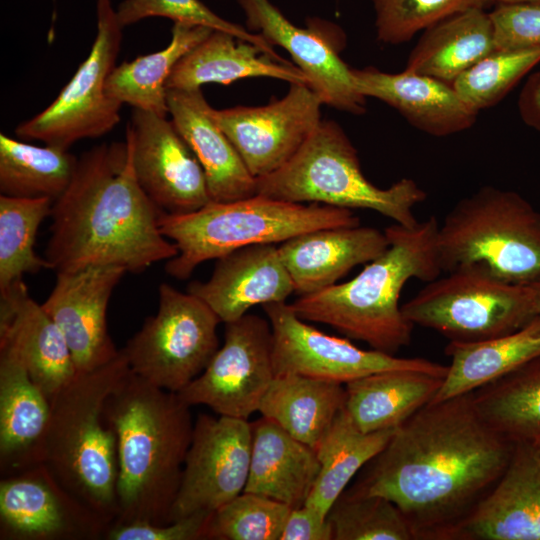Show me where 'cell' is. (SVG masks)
<instances>
[{
	"label": "cell",
	"instance_id": "obj_1",
	"mask_svg": "<svg viewBox=\"0 0 540 540\" xmlns=\"http://www.w3.org/2000/svg\"><path fill=\"white\" fill-rule=\"evenodd\" d=\"M514 447L480 417L472 392L430 401L394 431L354 491L393 502L415 540H453Z\"/></svg>",
	"mask_w": 540,
	"mask_h": 540
},
{
	"label": "cell",
	"instance_id": "obj_2",
	"mask_svg": "<svg viewBox=\"0 0 540 540\" xmlns=\"http://www.w3.org/2000/svg\"><path fill=\"white\" fill-rule=\"evenodd\" d=\"M162 212L137 181L130 140L98 145L78 158L52 204L44 258L56 272L109 265L142 272L178 254L160 230Z\"/></svg>",
	"mask_w": 540,
	"mask_h": 540
},
{
	"label": "cell",
	"instance_id": "obj_3",
	"mask_svg": "<svg viewBox=\"0 0 540 540\" xmlns=\"http://www.w3.org/2000/svg\"><path fill=\"white\" fill-rule=\"evenodd\" d=\"M190 407L131 370L108 397L104 414L118 449L113 524L169 523L192 439Z\"/></svg>",
	"mask_w": 540,
	"mask_h": 540
},
{
	"label": "cell",
	"instance_id": "obj_4",
	"mask_svg": "<svg viewBox=\"0 0 540 540\" xmlns=\"http://www.w3.org/2000/svg\"><path fill=\"white\" fill-rule=\"evenodd\" d=\"M435 216L413 227L397 223L384 232L388 248L353 279L299 296L291 307L304 321L327 324L371 349L395 355L410 344L414 325L399 304L407 281L430 282L443 269L438 253Z\"/></svg>",
	"mask_w": 540,
	"mask_h": 540
},
{
	"label": "cell",
	"instance_id": "obj_5",
	"mask_svg": "<svg viewBox=\"0 0 540 540\" xmlns=\"http://www.w3.org/2000/svg\"><path fill=\"white\" fill-rule=\"evenodd\" d=\"M129 371L120 350L110 362L77 373L49 400L50 416L40 453V463L109 526L118 516V449L104 408Z\"/></svg>",
	"mask_w": 540,
	"mask_h": 540
},
{
	"label": "cell",
	"instance_id": "obj_6",
	"mask_svg": "<svg viewBox=\"0 0 540 540\" xmlns=\"http://www.w3.org/2000/svg\"><path fill=\"white\" fill-rule=\"evenodd\" d=\"M162 234L178 254L165 271L185 280L201 263L255 244L283 243L297 235L331 227H353L360 219L352 210L319 203H293L268 196L228 202L210 201L186 214L159 216Z\"/></svg>",
	"mask_w": 540,
	"mask_h": 540
},
{
	"label": "cell",
	"instance_id": "obj_7",
	"mask_svg": "<svg viewBox=\"0 0 540 540\" xmlns=\"http://www.w3.org/2000/svg\"><path fill=\"white\" fill-rule=\"evenodd\" d=\"M256 182V194L293 203L368 209L406 227L419 222L413 208L427 197L410 178L384 189L373 185L361 170L356 148L330 120H321L282 167Z\"/></svg>",
	"mask_w": 540,
	"mask_h": 540
},
{
	"label": "cell",
	"instance_id": "obj_8",
	"mask_svg": "<svg viewBox=\"0 0 540 540\" xmlns=\"http://www.w3.org/2000/svg\"><path fill=\"white\" fill-rule=\"evenodd\" d=\"M437 244L443 271L481 264L511 284L540 281V212L515 191L484 186L460 199Z\"/></svg>",
	"mask_w": 540,
	"mask_h": 540
},
{
	"label": "cell",
	"instance_id": "obj_9",
	"mask_svg": "<svg viewBox=\"0 0 540 540\" xmlns=\"http://www.w3.org/2000/svg\"><path fill=\"white\" fill-rule=\"evenodd\" d=\"M401 305L414 326L449 342L471 343L511 333L537 315L530 286L500 280L481 264L459 266Z\"/></svg>",
	"mask_w": 540,
	"mask_h": 540
},
{
	"label": "cell",
	"instance_id": "obj_10",
	"mask_svg": "<svg viewBox=\"0 0 540 540\" xmlns=\"http://www.w3.org/2000/svg\"><path fill=\"white\" fill-rule=\"evenodd\" d=\"M157 313L121 349L132 373L179 393L198 377L219 349L215 312L200 298L168 283L159 286Z\"/></svg>",
	"mask_w": 540,
	"mask_h": 540
},
{
	"label": "cell",
	"instance_id": "obj_11",
	"mask_svg": "<svg viewBox=\"0 0 540 540\" xmlns=\"http://www.w3.org/2000/svg\"><path fill=\"white\" fill-rule=\"evenodd\" d=\"M122 29L111 0H98L97 34L88 57L46 109L17 126L18 137L68 150L75 142L100 137L119 123L122 104L105 87L120 50Z\"/></svg>",
	"mask_w": 540,
	"mask_h": 540
},
{
	"label": "cell",
	"instance_id": "obj_12",
	"mask_svg": "<svg viewBox=\"0 0 540 540\" xmlns=\"http://www.w3.org/2000/svg\"><path fill=\"white\" fill-rule=\"evenodd\" d=\"M273 333L276 375L293 373L346 384L388 370L411 369L445 377L448 365L424 358H401L364 350L346 338L328 335L299 318L290 304L263 305Z\"/></svg>",
	"mask_w": 540,
	"mask_h": 540
},
{
	"label": "cell",
	"instance_id": "obj_13",
	"mask_svg": "<svg viewBox=\"0 0 540 540\" xmlns=\"http://www.w3.org/2000/svg\"><path fill=\"white\" fill-rule=\"evenodd\" d=\"M274 377L270 322L245 314L225 323L224 344L178 395L189 406L206 405L218 415L247 420Z\"/></svg>",
	"mask_w": 540,
	"mask_h": 540
},
{
	"label": "cell",
	"instance_id": "obj_14",
	"mask_svg": "<svg viewBox=\"0 0 540 540\" xmlns=\"http://www.w3.org/2000/svg\"><path fill=\"white\" fill-rule=\"evenodd\" d=\"M252 427L246 419L199 414L169 523L195 513H214L246 486Z\"/></svg>",
	"mask_w": 540,
	"mask_h": 540
},
{
	"label": "cell",
	"instance_id": "obj_15",
	"mask_svg": "<svg viewBox=\"0 0 540 540\" xmlns=\"http://www.w3.org/2000/svg\"><path fill=\"white\" fill-rule=\"evenodd\" d=\"M109 527L43 463L10 474L0 482L1 539H98Z\"/></svg>",
	"mask_w": 540,
	"mask_h": 540
},
{
	"label": "cell",
	"instance_id": "obj_16",
	"mask_svg": "<svg viewBox=\"0 0 540 540\" xmlns=\"http://www.w3.org/2000/svg\"><path fill=\"white\" fill-rule=\"evenodd\" d=\"M322 105L307 84L293 83L284 97L266 105L212 108V115L250 173L259 178L299 150L320 123Z\"/></svg>",
	"mask_w": 540,
	"mask_h": 540
},
{
	"label": "cell",
	"instance_id": "obj_17",
	"mask_svg": "<svg viewBox=\"0 0 540 540\" xmlns=\"http://www.w3.org/2000/svg\"><path fill=\"white\" fill-rule=\"evenodd\" d=\"M237 2L248 30L285 49L323 104L354 115L365 113L366 98L357 90L352 68L340 58L333 39L339 29L318 19L298 27L270 0Z\"/></svg>",
	"mask_w": 540,
	"mask_h": 540
},
{
	"label": "cell",
	"instance_id": "obj_18",
	"mask_svg": "<svg viewBox=\"0 0 540 540\" xmlns=\"http://www.w3.org/2000/svg\"><path fill=\"white\" fill-rule=\"evenodd\" d=\"M126 138L138 183L164 213H190L211 201L203 168L172 121L134 109Z\"/></svg>",
	"mask_w": 540,
	"mask_h": 540
},
{
	"label": "cell",
	"instance_id": "obj_19",
	"mask_svg": "<svg viewBox=\"0 0 540 540\" xmlns=\"http://www.w3.org/2000/svg\"><path fill=\"white\" fill-rule=\"evenodd\" d=\"M126 272L112 265L57 272L56 283L41 304L63 333L78 373L94 370L119 354L108 331L107 308Z\"/></svg>",
	"mask_w": 540,
	"mask_h": 540
},
{
	"label": "cell",
	"instance_id": "obj_20",
	"mask_svg": "<svg viewBox=\"0 0 540 540\" xmlns=\"http://www.w3.org/2000/svg\"><path fill=\"white\" fill-rule=\"evenodd\" d=\"M187 292L205 302L221 322L235 321L256 305L286 302L294 292L277 244H255L217 259L211 277Z\"/></svg>",
	"mask_w": 540,
	"mask_h": 540
},
{
	"label": "cell",
	"instance_id": "obj_21",
	"mask_svg": "<svg viewBox=\"0 0 540 540\" xmlns=\"http://www.w3.org/2000/svg\"><path fill=\"white\" fill-rule=\"evenodd\" d=\"M453 540H540V459L531 445H515L502 476Z\"/></svg>",
	"mask_w": 540,
	"mask_h": 540
},
{
	"label": "cell",
	"instance_id": "obj_22",
	"mask_svg": "<svg viewBox=\"0 0 540 540\" xmlns=\"http://www.w3.org/2000/svg\"><path fill=\"white\" fill-rule=\"evenodd\" d=\"M0 343L16 351L49 400L78 373L63 333L23 280L0 294Z\"/></svg>",
	"mask_w": 540,
	"mask_h": 540
},
{
	"label": "cell",
	"instance_id": "obj_23",
	"mask_svg": "<svg viewBox=\"0 0 540 540\" xmlns=\"http://www.w3.org/2000/svg\"><path fill=\"white\" fill-rule=\"evenodd\" d=\"M355 86L365 98H376L398 111L416 129L445 137L471 128L477 111L453 85L407 70L386 73L375 67L352 68Z\"/></svg>",
	"mask_w": 540,
	"mask_h": 540
},
{
	"label": "cell",
	"instance_id": "obj_24",
	"mask_svg": "<svg viewBox=\"0 0 540 540\" xmlns=\"http://www.w3.org/2000/svg\"><path fill=\"white\" fill-rule=\"evenodd\" d=\"M389 246L384 231L373 227H331L297 235L278 246L299 296L337 283L352 268L367 264Z\"/></svg>",
	"mask_w": 540,
	"mask_h": 540
},
{
	"label": "cell",
	"instance_id": "obj_25",
	"mask_svg": "<svg viewBox=\"0 0 540 540\" xmlns=\"http://www.w3.org/2000/svg\"><path fill=\"white\" fill-rule=\"evenodd\" d=\"M167 102L172 123L203 168L211 200L228 202L255 195L256 178L214 119L201 89H168Z\"/></svg>",
	"mask_w": 540,
	"mask_h": 540
},
{
	"label": "cell",
	"instance_id": "obj_26",
	"mask_svg": "<svg viewBox=\"0 0 540 540\" xmlns=\"http://www.w3.org/2000/svg\"><path fill=\"white\" fill-rule=\"evenodd\" d=\"M50 401L16 351L0 343V465L8 475L40 463Z\"/></svg>",
	"mask_w": 540,
	"mask_h": 540
},
{
	"label": "cell",
	"instance_id": "obj_27",
	"mask_svg": "<svg viewBox=\"0 0 540 540\" xmlns=\"http://www.w3.org/2000/svg\"><path fill=\"white\" fill-rule=\"evenodd\" d=\"M252 427V447L243 492L303 506L320 471L315 449L297 440L274 421L261 417Z\"/></svg>",
	"mask_w": 540,
	"mask_h": 540
},
{
	"label": "cell",
	"instance_id": "obj_28",
	"mask_svg": "<svg viewBox=\"0 0 540 540\" xmlns=\"http://www.w3.org/2000/svg\"><path fill=\"white\" fill-rule=\"evenodd\" d=\"M260 52L263 53L252 43L213 30L178 62L167 81V89L196 90L210 83L229 85L250 77L307 84L297 66Z\"/></svg>",
	"mask_w": 540,
	"mask_h": 540
},
{
	"label": "cell",
	"instance_id": "obj_29",
	"mask_svg": "<svg viewBox=\"0 0 540 540\" xmlns=\"http://www.w3.org/2000/svg\"><path fill=\"white\" fill-rule=\"evenodd\" d=\"M444 378L411 369L373 373L344 384V408L362 432L396 429L434 398Z\"/></svg>",
	"mask_w": 540,
	"mask_h": 540
},
{
	"label": "cell",
	"instance_id": "obj_30",
	"mask_svg": "<svg viewBox=\"0 0 540 540\" xmlns=\"http://www.w3.org/2000/svg\"><path fill=\"white\" fill-rule=\"evenodd\" d=\"M447 374L432 402L470 393L540 357V314L521 328L483 341L449 342Z\"/></svg>",
	"mask_w": 540,
	"mask_h": 540
},
{
	"label": "cell",
	"instance_id": "obj_31",
	"mask_svg": "<svg viewBox=\"0 0 540 540\" xmlns=\"http://www.w3.org/2000/svg\"><path fill=\"white\" fill-rule=\"evenodd\" d=\"M495 50L490 13L470 9L424 30L405 70L452 85L464 71Z\"/></svg>",
	"mask_w": 540,
	"mask_h": 540
},
{
	"label": "cell",
	"instance_id": "obj_32",
	"mask_svg": "<svg viewBox=\"0 0 540 540\" xmlns=\"http://www.w3.org/2000/svg\"><path fill=\"white\" fill-rule=\"evenodd\" d=\"M345 386L300 374L276 375L258 412L315 449L345 405Z\"/></svg>",
	"mask_w": 540,
	"mask_h": 540
},
{
	"label": "cell",
	"instance_id": "obj_33",
	"mask_svg": "<svg viewBox=\"0 0 540 540\" xmlns=\"http://www.w3.org/2000/svg\"><path fill=\"white\" fill-rule=\"evenodd\" d=\"M212 31L201 25L175 22L166 48L114 67L106 82L107 94L121 104L166 117L167 81L173 69Z\"/></svg>",
	"mask_w": 540,
	"mask_h": 540
},
{
	"label": "cell",
	"instance_id": "obj_34",
	"mask_svg": "<svg viewBox=\"0 0 540 540\" xmlns=\"http://www.w3.org/2000/svg\"><path fill=\"white\" fill-rule=\"evenodd\" d=\"M396 429L362 432L343 407L315 448L320 471L304 505L327 517L355 474L383 450Z\"/></svg>",
	"mask_w": 540,
	"mask_h": 540
},
{
	"label": "cell",
	"instance_id": "obj_35",
	"mask_svg": "<svg viewBox=\"0 0 540 540\" xmlns=\"http://www.w3.org/2000/svg\"><path fill=\"white\" fill-rule=\"evenodd\" d=\"M484 422L513 445L540 440V357L472 391Z\"/></svg>",
	"mask_w": 540,
	"mask_h": 540
},
{
	"label": "cell",
	"instance_id": "obj_36",
	"mask_svg": "<svg viewBox=\"0 0 540 540\" xmlns=\"http://www.w3.org/2000/svg\"><path fill=\"white\" fill-rule=\"evenodd\" d=\"M78 158L55 146H36L0 134V192L53 202L69 186Z\"/></svg>",
	"mask_w": 540,
	"mask_h": 540
},
{
	"label": "cell",
	"instance_id": "obj_37",
	"mask_svg": "<svg viewBox=\"0 0 540 540\" xmlns=\"http://www.w3.org/2000/svg\"><path fill=\"white\" fill-rule=\"evenodd\" d=\"M49 198L0 196V294L25 274L51 269L34 250L41 223L50 216Z\"/></svg>",
	"mask_w": 540,
	"mask_h": 540
},
{
	"label": "cell",
	"instance_id": "obj_38",
	"mask_svg": "<svg viewBox=\"0 0 540 540\" xmlns=\"http://www.w3.org/2000/svg\"><path fill=\"white\" fill-rule=\"evenodd\" d=\"M327 519L333 540H415L412 529L399 508L378 495L353 491L339 497Z\"/></svg>",
	"mask_w": 540,
	"mask_h": 540
},
{
	"label": "cell",
	"instance_id": "obj_39",
	"mask_svg": "<svg viewBox=\"0 0 540 540\" xmlns=\"http://www.w3.org/2000/svg\"><path fill=\"white\" fill-rule=\"evenodd\" d=\"M539 62L540 48L495 50L452 85L462 100L479 112L499 103Z\"/></svg>",
	"mask_w": 540,
	"mask_h": 540
},
{
	"label": "cell",
	"instance_id": "obj_40",
	"mask_svg": "<svg viewBox=\"0 0 540 540\" xmlns=\"http://www.w3.org/2000/svg\"><path fill=\"white\" fill-rule=\"evenodd\" d=\"M290 511L274 499L242 492L212 514L206 539L280 540Z\"/></svg>",
	"mask_w": 540,
	"mask_h": 540
},
{
	"label": "cell",
	"instance_id": "obj_41",
	"mask_svg": "<svg viewBox=\"0 0 540 540\" xmlns=\"http://www.w3.org/2000/svg\"><path fill=\"white\" fill-rule=\"evenodd\" d=\"M378 40L398 45L434 24L470 9L487 10L492 0H370Z\"/></svg>",
	"mask_w": 540,
	"mask_h": 540
},
{
	"label": "cell",
	"instance_id": "obj_42",
	"mask_svg": "<svg viewBox=\"0 0 540 540\" xmlns=\"http://www.w3.org/2000/svg\"><path fill=\"white\" fill-rule=\"evenodd\" d=\"M119 23L125 26L148 17H165L173 22H182L224 31L236 38L252 43L263 53L281 62L284 61L272 45L260 34L227 21L209 9L200 0H124L116 10Z\"/></svg>",
	"mask_w": 540,
	"mask_h": 540
},
{
	"label": "cell",
	"instance_id": "obj_43",
	"mask_svg": "<svg viewBox=\"0 0 540 540\" xmlns=\"http://www.w3.org/2000/svg\"><path fill=\"white\" fill-rule=\"evenodd\" d=\"M489 13L497 50L540 48V4H500Z\"/></svg>",
	"mask_w": 540,
	"mask_h": 540
},
{
	"label": "cell",
	"instance_id": "obj_44",
	"mask_svg": "<svg viewBox=\"0 0 540 540\" xmlns=\"http://www.w3.org/2000/svg\"><path fill=\"white\" fill-rule=\"evenodd\" d=\"M212 514L195 513L163 525L148 522L113 524L106 531L105 538L109 540L206 539V530Z\"/></svg>",
	"mask_w": 540,
	"mask_h": 540
},
{
	"label": "cell",
	"instance_id": "obj_45",
	"mask_svg": "<svg viewBox=\"0 0 540 540\" xmlns=\"http://www.w3.org/2000/svg\"><path fill=\"white\" fill-rule=\"evenodd\" d=\"M333 532L327 517L303 505L291 509L280 540H332Z\"/></svg>",
	"mask_w": 540,
	"mask_h": 540
},
{
	"label": "cell",
	"instance_id": "obj_46",
	"mask_svg": "<svg viewBox=\"0 0 540 540\" xmlns=\"http://www.w3.org/2000/svg\"><path fill=\"white\" fill-rule=\"evenodd\" d=\"M518 111L528 127L540 132V71L525 82L518 97Z\"/></svg>",
	"mask_w": 540,
	"mask_h": 540
},
{
	"label": "cell",
	"instance_id": "obj_47",
	"mask_svg": "<svg viewBox=\"0 0 540 540\" xmlns=\"http://www.w3.org/2000/svg\"><path fill=\"white\" fill-rule=\"evenodd\" d=\"M533 293L534 306L537 314H540V281L530 285Z\"/></svg>",
	"mask_w": 540,
	"mask_h": 540
},
{
	"label": "cell",
	"instance_id": "obj_48",
	"mask_svg": "<svg viewBox=\"0 0 540 540\" xmlns=\"http://www.w3.org/2000/svg\"><path fill=\"white\" fill-rule=\"evenodd\" d=\"M493 4H521V3H530V4H540V0H492Z\"/></svg>",
	"mask_w": 540,
	"mask_h": 540
},
{
	"label": "cell",
	"instance_id": "obj_49",
	"mask_svg": "<svg viewBox=\"0 0 540 540\" xmlns=\"http://www.w3.org/2000/svg\"><path fill=\"white\" fill-rule=\"evenodd\" d=\"M531 447L533 448L534 452L536 453V455L540 459V440L535 442L534 444H532Z\"/></svg>",
	"mask_w": 540,
	"mask_h": 540
}]
</instances>
